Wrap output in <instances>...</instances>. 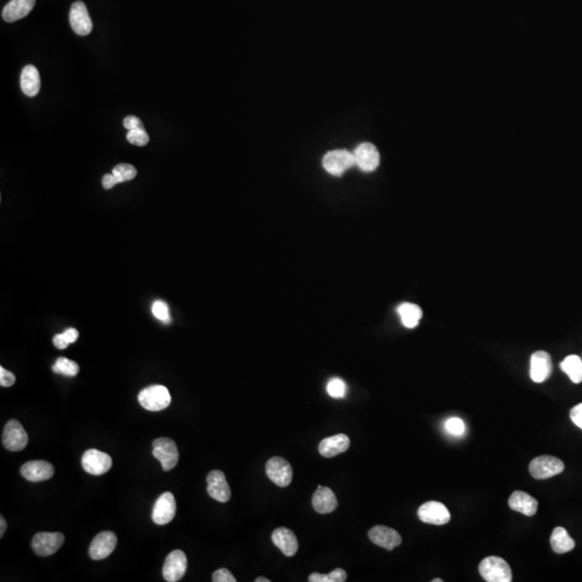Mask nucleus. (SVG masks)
I'll return each mask as SVG.
<instances>
[{
  "instance_id": "nucleus-11",
  "label": "nucleus",
  "mask_w": 582,
  "mask_h": 582,
  "mask_svg": "<svg viewBox=\"0 0 582 582\" xmlns=\"http://www.w3.org/2000/svg\"><path fill=\"white\" fill-rule=\"evenodd\" d=\"M353 154H354L355 165L362 172L370 173L379 167L381 156L377 147L372 143H360L357 146Z\"/></svg>"
},
{
  "instance_id": "nucleus-31",
  "label": "nucleus",
  "mask_w": 582,
  "mask_h": 582,
  "mask_svg": "<svg viewBox=\"0 0 582 582\" xmlns=\"http://www.w3.org/2000/svg\"><path fill=\"white\" fill-rule=\"evenodd\" d=\"M113 175L116 176L119 183H126V181H132L135 178L137 175V171L131 164H118L116 167L113 170Z\"/></svg>"
},
{
  "instance_id": "nucleus-8",
  "label": "nucleus",
  "mask_w": 582,
  "mask_h": 582,
  "mask_svg": "<svg viewBox=\"0 0 582 582\" xmlns=\"http://www.w3.org/2000/svg\"><path fill=\"white\" fill-rule=\"evenodd\" d=\"M83 469L93 476H102L110 470L113 466V459L107 453L90 449L83 454L81 459Z\"/></svg>"
},
{
  "instance_id": "nucleus-40",
  "label": "nucleus",
  "mask_w": 582,
  "mask_h": 582,
  "mask_svg": "<svg viewBox=\"0 0 582 582\" xmlns=\"http://www.w3.org/2000/svg\"><path fill=\"white\" fill-rule=\"evenodd\" d=\"M103 187L106 189V190H109V189L113 188V187L118 185L119 181L118 179L116 178V176L111 174H106L103 177Z\"/></svg>"
},
{
  "instance_id": "nucleus-5",
  "label": "nucleus",
  "mask_w": 582,
  "mask_h": 582,
  "mask_svg": "<svg viewBox=\"0 0 582 582\" xmlns=\"http://www.w3.org/2000/svg\"><path fill=\"white\" fill-rule=\"evenodd\" d=\"M354 165V154L347 150L330 151L323 159L325 171L332 176H342Z\"/></svg>"
},
{
  "instance_id": "nucleus-24",
  "label": "nucleus",
  "mask_w": 582,
  "mask_h": 582,
  "mask_svg": "<svg viewBox=\"0 0 582 582\" xmlns=\"http://www.w3.org/2000/svg\"><path fill=\"white\" fill-rule=\"evenodd\" d=\"M36 0H11L3 10V19L11 23L25 18L35 7Z\"/></svg>"
},
{
  "instance_id": "nucleus-28",
  "label": "nucleus",
  "mask_w": 582,
  "mask_h": 582,
  "mask_svg": "<svg viewBox=\"0 0 582 582\" xmlns=\"http://www.w3.org/2000/svg\"><path fill=\"white\" fill-rule=\"evenodd\" d=\"M561 369L568 374L570 381L575 384L582 382V360L577 355H570L561 362Z\"/></svg>"
},
{
  "instance_id": "nucleus-17",
  "label": "nucleus",
  "mask_w": 582,
  "mask_h": 582,
  "mask_svg": "<svg viewBox=\"0 0 582 582\" xmlns=\"http://www.w3.org/2000/svg\"><path fill=\"white\" fill-rule=\"evenodd\" d=\"M207 493L217 502H226L231 498V489L226 476L220 470H213L207 476Z\"/></svg>"
},
{
  "instance_id": "nucleus-39",
  "label": "nucleus",
  "mask_w": 582,
  "mask_h": 582,
  "mask_svg": "<svg viewBox=\"0 0 582 582\" xmlns=\"http://www.w3.org/2000/svg\"><path fill=\"white\" fill-rule=\"evenodd\" d=\"M570 419L576 426L582 430V404H577L570 411Z\"/></svg>"
},
{
  "instance_id": "nucleus-26",
  "label": "nucleus",
  "mask_w": 582,
  "mask_h": 582,
  "mask_svg": "<svg viewBox=\"0 0 582 582\" xmlns=\"http://www.w3.org/2000/svg\"><path fill=\"white\" fill-rule=\"evenodd\" d=\"M397 313L406 328L413 329L419 326L423 317V311L417 304L404 302L397 307Z\"/></svg>"
},
{
  "instance_id": "nucleus-1",
  "label": "nucleus",
  "mask_w": 582,
  "mask_h": 582,
  "mask_svg": "<svg viewBox=\"0 0 582 582\" xmlns=\"http://www.w3.org/2000/svg\"><path fill=\"white\" fill-rule=\"evenodd\" d=\"M480 575L487 582L512 581V572L508 563L498 557H485L479 565Z\"/></svg>"
},
{
  "instance_id": "nucleus-12",
  "label": "nucleus",
  "mask_w": 582,
  "mask_h": 582,
  "mask_svg": "<svg viewBox=\"0 0 582 582\" xmlns=\"http://www.w3.org/2000/svg\"><path fill=\"white\" fill-rule=\"evenodd\" d=\"M417 515L422 522L432 525L447 524L451 520L449 509L439 502H425L417 510Z\"/></svg>"
},
{
  "instance_id": "nucleus-13",
  "label": "nucleus",
  "mask_w": 582,
  "mask_h": 582,
  "mask_svg": "<svg viewBox=\"0 0 582 582\" xmlns=\"http://www.w3.org/2000/svg\"><path fill=\"white\" fill-rule=\"evenodd\" d=\"M117 542H118V538L115 533L103 532L96 535L95 538L91 542L90 549H89L91 559L100 561L109 557L116 548Z\"/></svg>"
},
{
  "instance_id": "nucleus-7",
  "label": "nucleus",
  "mask_w": 582,
  "mask_h": 582,
  "mask_svg": "<svg viewBox=\"0 0 582 582\" xmlns=\"http://www.w3.org/2000/svg\"><path fill=\"white\" fill-rule=\"evenodd\" d=\"M28 443V434L19 421L11 419L3 430V444L11 452H19L25 449Z\"/></svg>"
},
{
  "instance_id": "nucleus-25",
  "label": "nucleus",
  "mask_w": 582,
  "mask_h": 582,
  "mask_svg": "<svg viewBox=\"0 0 582 582\" xmlns=\"http://www.w3.org/2000/svg\"><path fill=\"white\" fill-rule=\"evenodd\" d=\"M21 89L28 97H35L40 91V75L34 65H27L21 73Z\"/></svg>"
},
{
  "instance_id": "nucleus-22",
  "label": "nucleus",
  "mask_w": 582,
  "mask_h": 582,
  "mask_svg": "<svg viewBox=\"0 0 582 582\" xmlns=\"http://www.w3.org/2000/svg\"><path fill=\"white\" fill-rule=\"evenodd\" d=\"M349 444H351V440L347 434H336V436L326 438L319 443V453H321V456L330 458V457H334L347 452L349 450Z\"/></svg>"
},
{
  "instance_id": "nucleus-36",
  "label": "nucleus",
  "mask_w": 582,
  "mask_h": 582,
  "mask_svg": "<svg viewBox=\"0 0 582 582\" xmlns=\"http://www.w3.org/2000/svg\"><path fill=\"white\" fill-rule=\"evenodd\" d=\"M213 582H236L235 577L226 568H220L213 574Z\"/></svg>"
},
{
  "instance_id": "nucleus-34",
  "label": "nucleus",
  "mask_w": 582,
  "mask_h": 582,
  "mask_svg": "<svg viewBox=\"0 0 582 582\" xmlns=\"http://www.w3.org/2000/svg\"><path fill=\"white\" fill-rule=\"evenodd\" d=\"M445 430H447L449 434L459 436L465 434L466 426H465V423L463 422L462 419H458V417H452V419H447V423H445Z\"/></svg>"
},
{
  "instance_id": "nucleus-20",
  "label": "nucleus",
  "mask_w": 582,
  "mask_h": 582,
  "mask_svg": "<svg viewBox=\"0 0 582 582\" xmlns=\"http://www.w3.org/2000/svg\"><path fill=\"white\" fill-rule=\"evenodd\" d=\"M272 542L286 557H294L299 549L296 535L286 527H279L274 531Z\"/></svg>"
},
{
  "instance_id": "nucleus-19",
  "label": "nucleus",
  "mask_w": 582,
  "mask_h": 582,
  "mask_svg": "<svg viewBox=\"0 0 582 582\" xmlns=\"http://www.w3.org/2000/svg\"><path fill=\"white\" fill-rule=\"evenodd\" d=\"M21 474L30 482H41L51 479L54 467L45 461H32L21 467Z\"/></svg>"
},
{
  "instance_id": "nucleus-4",
  "label": "nucleus",
  "mask_w": 582,
  "mask_h": 582,
  "mask_svg": "<svg viewBox=\"0 0 582 582\" xmlns=\"http://www.w3.org/2000/svg\"><path fill=\"white\" fill-rule=\"evenodd\" d=\"M564 463L560 458L549 455H542L533 459L530 464V474L537 480L549 479L564 472Z\"/></svg>"
},
{
  "instance_id": "nucleus-44",
  "label": "nucleus",
  "mask_w": 582,
  "mask_h": 582,
  "mask_svg": "<svg viewBox=\"0 0 582 582\" xmlns=\"http://www.w3.org/2000/svg\"><path fill=\"white\" fill-rule=\"evenodd\" d=\"M255 581H256V582H271V580L266 579V577H259V578H257V579L255 580Z\"/></svg>"
},
{
  "instance_id": "nucleus-6",
  "label": "nucleus",
  "mask_w": 582,
  "mask_h": 582,
  "mask_svg": "<svg viewBox=\"0 0 582 582\" xmlns=\"http://www.w3.org/2000/svg\"><path fill=\"white\" fill-rule=\"evenodd\" d=\"M65 537L62 533H38L32 540V548L39 557H50L63 546Z\"/></svg>"
},
{
  "instance_id": "nucleus-35",
  "label": "nucleus",
  "mask_w": 582,
  "mask_h": 582,
  "mask_svg": "<svg viewBox=\"0 0 582 582\" xmlns=\"http://www.w3.org/2000/svg\"><path fill=\"white\" fill-rule=\"evenodd\" d=\"M152 314L159 321H163V323L170 321V311H168V306L165 302L160 301V300L154 302L152 304Z\"/></svg>"
},
{
  "instance_id": "nucleus-30",
  "label": "nucleus",
  "mask_w": 582,
  "mask_h": 582,
  "mask_svg": "<svg viewBox=\"0 0 582 582\" xmlns=\"http://www.w3.org/2000/svg\"><path fill=\"white\" fill-rule=\"evenodd\" d=\"M347 574L345 570L342 568H336L332 570L329 574H319V572H314L309 577L310 582H344L347 581Z\"/></svg>"
},
{
  "instance_id": "nucleus-41",
  "label": "nucleus",
  "mask_w": 582,
  "mask_h": 582,
  "mask_svg": "<svg viewBox=\"0 0 582 582\" xmlns=\"http://www.w3.org/2000/svg\"><path fill=\"white\" fill-rule=\"evenodd\" d=\"M53 343H54V347L58 349H64L69 345L67 340L65 339V336H64L63 334H56L54 338H53Z\"/></svg>"
},
{
  "instance_id": "nucleus-27",
  "label": "nucleus",
  "mask_w": 582,
  "mask_h": 582,
  "mask_svg": "<svg viewBox=\"0 0 582 582\" xmlns=\"http://www.w3.org/2000/svg\"><path fill=\"white\" fill-rule=\"evenodd\" d=\"M550 544L551 548L555 553L563 555L572 551L575 548V542L570 537L568 531L565 530L564 527H555L553 530L551 538H550Z\"/></svg>"
},
{
  "instance_id": "nucleus-21",
  "label": "nucleus",
  "mask_w": 582,
  "mask_h": 582,
  "mask_svg": "<svg viewBox=\"0 0 582 582\" xmlns=\"http://www.w3.org/2000/svg\"><path fill=\"white\" fill-rule=\"evenodd\" d=\"M312 504L315 511L321 515L331 513L338 507V500L332 489L321 485H319L314 493Z\"/></svg>"
},
{
  "instance_id": "nucleus-38",
  "label": "nucleus",
  "mask_w": 582,
  "mask_h": 582,
  "mask_svg": "<svg viewBox=\"0 0 582 582\" xmlns=\"http://www.w3.org/2000/svg\"><path fill=\"white\" fill-rule=\"evenodd\" d=\"M124 126L128 131L137 130V128H143V124L141 119L135 116L126 117V119L124 120Z\"/></svg>"
},
{
  "instance_id": "nucleus-15",
  "label": "nucleus",
  "mask_w": 582,
  "mask_h": 582,
  "mask_svg": "<svg viewBox=\"0 0 582 582\" xmlns=\"http://www.w3.org/2000/svg\"><path fill=\"white\" fill-rule=\"evenodd\" d=\"M176 515V500L171 492L161 495L153 506V522L158 525H165L171 522Z\"/></svg>"
},
{
  "instance_id": "nucleus-33",
  "label": "nucleus",
  "mask_w": 582,
  "mask_h": 582,
  "mask_svg": "<svg viewBox=\"0 0 582 582\" xmlns=\"http://www.w3.org/2000/svg\"><path fill=\"white\" fill-rule=\"evenodd\" d=\"M126 139L132 145L143 147V146L149 143V139H149L148 133L145 131V128H137V130L128 131V135H126Z\"/></svg>"
},
{
  "instance_id": "nucleus-9",
  "label": "nucleus",
  "mask_w": 582,
  "mask_h": 582,
  "mask_svg": "<svg viewBox=\"0 0 582 582\" xmlns=\"http://www.w3.org/2000/svg\"><path fill=\"white\" fill-rule=\"evenodd\" d=\"M188 568L186 555L181 550H174L166 557L163 565V577L166 581L177 582L185 576Z\"/></svg>"
},
{
  "instance_id": "nucleus-23",
  "label": "nucleus",
  "mask_w": 582,
  "mask_h": 582,
  "mask_svg": "<svg viewBox=\"0 0 582 582\" xmlns=\"http://www.w3.org/2000/svg\"><path fill=\"white\" fill-rule=\"evenodd\" d=\"M509 506L515 511L521 512L526 517H533L537 512L538 502L527 493L515 491L510 496Z\"/></svg>"
},
{
  "instance_id": "nucleus-16",
  "label": "nucleus",
  "mask_w": 582,
  "mask_h": 582,
  "mask_svg": "<svg viewBox=\"0 0 582 582\" xmlns=\"http://www.w3.org/2000/svg\"><path fill=\"white\" fill-rule=\"evenodd\" d=\"M69 23L77 35L86 36L93 30V23L91 21L86 5L82 1H75L71 8Z\"/></svg>"
},
{
  "instance_id": "nucleus-14",
  "label": "nucleus",
  "mask_w": 582,
  "mask_h": 582,
  "mask_svg": "<svg viewBox=\"0 0 582 582\" xmlns=\"http://www.w3.org/2000/svg\"><path fill=\"white\" fill-rule=\"evenodd\" d=\"M552 359L547 351H535L531 357L530 375L535 383L547 381L552 374Z\"/></svg>"
},
{
  "instance_id": "nucleus-2",
  "label": "nucleus",
  "mask_w": 582,
  "mask_h": 582,
  "mask_svg": "<svg viewBox=\"0 0 582 582\" xmlns=\"http://www.w3.org/2000/svg\"><path fill=\"white\" fill-rule=\"evenodd\" d=\"M139 401L143 409L158 412L166 409L171 404L172 397L163 385H152L139 393Z\"/></svg>"
},
{
  "instance_id": "nucleus-18",
  "label": "nucleus",
  "mask_w": 582,
  "mask_h": 582,
  "mask_svg": "<svg viewBox=\"0 0 582 582\" xmlns=\"http://www.w3.org/2000/svg\"><path fill=\"white\" fill-rule=\"evenodd\" d=\"M370 540L379 547L392 551L401 544L402 538L399 533L384 525L372 527L368 533Z\"/></svg>"
},
{
  "instance_id": "nucleus-45",
  "label": "nucleus",
  "mask_w": 582,
  "mask_h": 582,
  "mask_svg": "<svg viewBox=\"0 0 582 582\" xmlns=\"http://www.w3.org/2000/svg\"><path fill=\"white\" fill-rule=\"evenodd\" d=\"M443 580L440 579V578H436V579L432 580V582H442Z\"/></svg>"
},
{
  "instance_id": "nucleus-29",
  "label": "nucleus",
  "mask_w": 582,
  "mask_h": 582,
  "mask_svg": "<svg viewBox=\"0 0 582 582\" xmlns=\"http://www.w3.org/2000/svg\"><path fill=\"white\" fill-rule=\"evenodd\" d=\"M52 370L53 372L64 374L66 377H75L79 373V366L77 362L71 360V359L60 357V358L56 359V364L52 366Z\"/></svg>"
},
{
  "instance_id": "nucleus-42",
  "label": "nucleus",
  "mask_w": 582,
  "mask_h": 582,
  "mask_svg": "<svg viewBox=\"0 0 582 582\" xmlns=\"http://www.w3.org/2000/svg\"><path fill=\"white\" fill-rule=\"evenodd\" d=\"M64 336H65V339L67 340L68 343H75L77 340H78L79 332L78 330H75L73 328H69L64 332Z\"/></svg>"
},
{
  "instance_id": "nucleus-37",
  "label": "nucleus",
  "mask_w": 582,
  "mask_h": 582,
  "mask_svg": "<svg viewBox=\"0 0 582 582\" xmlns=\"http://www.w3.org/2000/svg\"><path fill=\"white\" fill-rule=\"evenodd\" d=\"M15 383V375L12 372L8 371L3 366H0V385L3 387L12 386Z\"/></svg>"
},
{
  "instance_id": "nucleus-43",
  "label": "nucleus",
  "mask_w": 582,
  "mask_h": 582,
  "mask_svg": "<svg viewBox=\"0 0 582 582\" xmlns=\"http://www.w3.org/2000/svg\"><path fill=\"white\" fill-rule=\"evenodd\" d=\"M0 517H1V519H0V525H1V527H0V537H3L5 530H7V522H5V517H3V515Z\"/></svg>"
},
{
  "instance_id": "nucleus-10",
  "label": "nucleus",
  "mask_w": 582,
  "mask_h": 582,
  "mask_svg": "<svg viewBox=\"0 0 582 582\" xmlns=\"http://www.w3.org/2000/svg\"><path fill=\"white\" fill-rule=\"evenodd\" d=\"M266 474L273 483L279 487H288L292 481V468L286 459L281 457H272L266 466Z\"/></svg>"
},
{
  "instance_id": "nucleus-3",
  "label": "nucleus",
  "mask_w": 582,
  "mask_h": 582,
  "mask_svg": "<svg viewBox=\"0 0 582 582\" xmlns=\"http://www.w3.org/2000/svg\"><path fill=\"white\" fill-rule=\"evenodd\" d=\"M153 456L162 465L164 472H170L177 466L179 461V452L174 440L170 438H158L152 444Z\"/></svg>"
},
{
  "instance_id": "nucleus-32",
  "label": "nucleus",
  "mask_w": 582,
  "mask_h": 582,
  "mask_svg": "<svg viewBox=\"0 0 582 582\" xmlns=\"http://www.w3.org/2000/svg\"><path fill=\"white\" fill-rule=\"evenodd\" d=\"M347 384L344 383L343 380L338 379V377H334V379L330 380V381L328 382V384H327V393H328L332 398H336V399L343 398V397L347 395Z\"/></svg>"
}]
</instances>
